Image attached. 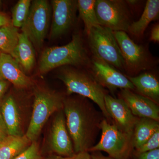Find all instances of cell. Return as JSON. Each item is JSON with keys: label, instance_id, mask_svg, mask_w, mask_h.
<instances>
[{"label": "cell", "instance_id": "cell-28", "mask_svg": "<svg viewBox=\"0 0 159 159\" xmlns=\"http://www.w3.org/2000/svg\"><path fill=\"white\" fill-rule=\"evenodd\" d=\"M134 154L137 159H159V148Z\"/></svg>", "mask_w": 159, "mask_h": 159}, {"label": "cell", "instance_id": "cell-29", "mask_svg": "<svg viewBox=\"0 0 159 159\" xmlns=\"http://www.w3.org/2000/svg\"><path fill=\"white\" fill-rule=\"evenodd\" d=\"M10 84V83L7 80L0 78V106L7 95Z\"/></svg>", "mask_w": 159, "mask_h": 159}, {"label": "cell", "instance_id": "cell-10", "mask_svg": "<svg viewBox=\"0 0 159 159\" xmlns=\"http://www.w3.org/2000/svg\"><path fill=\"white\" fill-rule=\"evenodd\" d=\"M114 33L124 59L125 67L133 72L147 69L148 56L144 47L134 42L124 31H114Z\"/></svg>", "mask_w": 159, "mask_h": 159}, {"label": "cell", "instance_id": "cell-11", "mask_svg": "<svg viewBox=\"0 0 159 159\" xmlns=\"http://www.w3.org/2000/svg\"><path fill=\"white\" fill-rule=\"evenodd\" d=\"M92 75L103 88L113 92L118 89H135L133 84L115 68L102 61L94 57L91 66Z\"/></svg>", "mask_w": 159, "mask_h": 159}, {"label": "cell", "instance_id": "cell-24", "mask_svg": "<svg viewBox=\"0 0 159 159\" xmlns=\"http://www.w3.org/2000/svg\"><path fill=\"white\" fill-rule=\"evenodd\" d=\"M31 1L19 0L11 10V25L16 28H21L29 16Z\"/></svg>", "mask_w": 159, "mask_h": 159}, {"label": "cell", "instance_id": "cell-5", "mask_svg": "<svg viewBox=\"0 0 159 159\" xmlns=\"http://www.w3.org/2000/svg\"><path fill=\"white\" fill-rule=\"evenodd\" d=\"M100 128L101 139L89 152L103 151L114 159H130L134 148L133 135L124 132L105 119L100 123Z\"/></svg>", "mask_w": 159, "mask_h": 159}, {"label": "cell", "instance_id": "cell-20", "mask_svg": "<svg viewBox=\"0 0 159 159\" xmlns=\"http://www.w3.org/2000/svg\"><path fill=\"white\" fill-rule=\"evenodd\" d=\"M31 143L25 135L8 136L0 142V159H14L25 151Z\"/></svg>", "mask_w": 159, "mask_h": 159}, {"label": "cell", "instance_id": "cell-15", "mask_svg": "<svg viewBox=\"0 0 159 159\" xmlns=\"http://www.w3.org/2000/svg\"><path fill=\"white\" fill-rule=\"evenodd\" d=\"M0 78L7 80L18 89L30 87L33 82L17 61L9 54L0 53Z\"/></svg>", "mask_w": 159, "mask_h": 159}, {"label": "cell", "instance_id": "cell-23", "mask_svg": "<svg viewBox=\"0 0 159 159\" xmlns=\"http://www.w3.org/2000/svg\"><path fill=\"white\" fill-rule=\"evenodd\" d=\"M19 32L17 28L12 25L0 28V51L11 55L17 45Z\"/></svg>", "mask_w": 159, "mask_h": 159}, {"label": "cell", "instance_id": "cell-3", "mask_svg": "<svg viewBox=\"0 0 159 159\" xmlns=\"http://www.w3.org/2000/svg\"><path fill=\"white\" fill-rule=\"evenodd\" d=\"M88 58L81 36L75 34L66 45L45 49L40 58L39 70L45 74L61 66L83 65L87 63Z\"/></svg>", "mask_w": 159, "mask_h": 159}, {"label": "cell", "instance_id": "cell-33", "mask_svg": "<svg viewBox=\"0 0 159 159\" xmlns=\"http://www.w3.org/2000/svg\"><path fill=\"white\" fill-rule=\"evenodd\" d=\"M91 159H114L109 157H106L100 153V152H94L91 155Z\"/></svg>", "mask_w": 159, "mask_h": 159}, {"label": "cell", "instance_id": "cell-26", "mask_svg": "<svg viewBox=\"0 0 159 159\" xmlns=\"http://www.w3.org/2000/svg\"><path fill=\"white\" fill-rule=\"evenodd\" d=\"M159 129H158L143 145L135 150L134 153L145 152L148 151L159 148Z\"/></svg>", "mask_w": 159, "mask_h": 159}, {"label": "cell", "instance_id": "cell-8", "mask_svg": "<svg viewBox=\"0 0 159 159\" xmlns=\"http://www.w3.org/2000/svg\"><path fill=\"white\" fill-rule=\"evenodd\" d=\"M126 1L96 0L95 11L99 25L113 31L128 32L132 23Z\"/></svg>", "mask_w": 159, "mask_h": 159}, {"label": "cell", "instance_id": "cell-14", "mask_svg": "<svg viewBox=\"0 0 159 159\" xmlns=\"http://www.w3.org/2000/svg\"><path fill=\"white\" fill-rule=\"evenodd\" d=\"M120 96L134 116L159 121V108L156 102L129 89L121 90Z\"/></svg>", "mask_w": 159, "mask_h": 159}, {"label": "cell", "instance_id": "cell-34", "mask_svg": "<svg viewBox=\"0 0 159 159\" xmlns=\"http://www.w3.org/2000/svg\"><path fill=\"white\" fill-rule=\"evenodd\" d=\"M1 5H2V2L0 1V7H1Z\"/></svg>", "mask_w": 159, "mask_h": 159}, {"label": "cell", "instance_id": "cell-21", "mask_svg": "<svg viewBox=\"0 0 159 159\" xmlns=\"http://www.w3.org/2000/svg\"><path fill=\"white\" fill-rule=\"evenodd\" d=\"M158 129L159 121L148 118H140L134 128V148L136 150L140 148Z\"/></svg>", "mask_w": 159, "mask_h": 159}, {"label": "cell", "instance_id": "cell-17", "mask_svg": "<svg viewBox=\"0 0 159 159\" xmlns=\"http://www.w3.org/2000/svg\"><path fill=\"white\" fill-rule=\"evenodd\" d=\"M10 55L17 61L25 74L30 72L34 67L35 51L32 43L23 32L20 33L17 45Z\"/></svg>", "mask_w": 159, "mask_h": 159}, {"label": "cell", "instance_id": "cell-16", "mask_svg": "<svg viewBox=\"0 0 159 159\" xmlns=\"http://www.w3.org/2000/svg\"><path fill=\"white\" fill-rule=\"evenodd\" d=\"M0 113L8 129L9 135L23 136L21 111L15 97L7 94L0 106Z\"/></svg>", "mask_w": 159, "mask_h": 159}, {"label": "cell", "instance_id": "cell-27", "mask_svg": "<svg viewBox=\"0 0 159 159\" xmlns=\"http://www.w3.org/2000/svg\"><path fill=\"white\" fill-rule=\"evenodd\" d=\"M43 159H91V155L88 152L85 151L75 153L70 157H63L56 155Z\"/></svg>", "mask_w": 159, "mask_h": 159}, {"label": "cell", "instance_id": "cell-22", "mask_svg": "<svg viewBox=\"0 0 159 159\" xmlns=\"http://www.w3.org/2000/svg\"><path fill=\"white\" fill-rule=\"evenodd\" d=\"M96 0L77 1L80 16L84 23L87 34L92 28L99 25L95 11Z\"/></svg>", "mask_w": 159, "mask_h": 159}, {"label": "cell", "instance_id": "cell-7", "mask_svg": "<svg viewBox=\"0 0 159 159\" xmlns=\"http://www.w3.org/2000/svg\"><path fill=\"white\" fill-rule=\"evenodd\" d=\"M51 14V6L48 1H31L29 16L21 29L35 47L40 48L44 41L50 27Z\"/></svg>", "mask_w": 159, "mask_h": 159}, {"label": "cell", "instance_id": "cell-13", "mask_svg": "<svg viewBox=\"0 0 159 159\" xmlns=\"http://www.w3.org/2000/svg\"><path fill=\"white\" fill-rule=\"evenodd\" d=\"M106 109L114 124L124 132L133 135L134 128L140 118L134 116L124 100L107 94L104 98Z\"/></svg>", "mask_w": 159, "mask_h": 159}, {"label": "cell", "instance_id": "cell-32", "mask_svg": "<svg viewBox=\"0 0 159 159\" xmlns=\"http://www.w3.org/2000/svg\"><path fill=\"white\" fill-rule=\"evenodd\" d=\"M11 19L4 12L0 11V28L11 25Z\"/></svg>", "mask_w": 159, "mask_h": 159}, {"label": "cell", "instance_id": "cell-30", "mask_svg": "<svg viewBox=\"0 0 159 159\" xmlns=\"http://www.w3.org/2000/svg\"><path fill=\"white\" fill-rule=\"evenodd\" d=\"M9 135L8 129L0 113V142L4 141Z\"/></svg>", "mask_w": 159, "mask_h": 159}, {"label": "cell", "instance_id": "cell-4", "mask_svg": "<svg viewBox=\"0 0 159 159\" xmlns=\"http://www.w3.org/2000/svg\"><path fill=\"white\" fill-rule=\"evenodd\" d=\"M66 88L68 95L77 94L91 99L99 107L107 120L111 118L106 109L104 98L107 95L104 88L92 75L72 69H65L57 75Z\"/></svg>", "mask_w": 159, "mask_h": 159}, {"label": "cell", "instance_id": "cell-6", "mask_svg": "<svg viewBox=\"0 0 159 159\" xmlns=\"http://www.w3.org/2000/svg\"><path fill=\"white\" fill-rule=\"evenodd\" d=\"M87 34L94 57L115 68L125 67V62L112 30L98 25L92 28Z\"/></svg>", "mask_w": 159, "mask_h": 159}, {"label": "cell", "instance_id": "cell-2", "mask_svg": "<svg viewBox=\"0 0 159 159\" xmlns=\"http://www.w3.org/2000/svg\"><path fill=\"white\" fill-rule=\"evenodd\" d=\"M33 110L25 135L31 142L37 141L49 118L63 109L65 98L61 94L42 86L34 90Z\"/></svg>", "mask_w": 159, "mask_h": 159}, {"label": "cell", "instance_id": "cell-1", "mask_svg": "<svg viewBox=\"0 0 159 159\" xmlns=\"http://www.w3.org/2000/svg\"><path fill=\"white\" fill-rule=\"evenodd\" d=\"M63 110L75 153L88 152L100 129L103 119L100 114L83 98H65Z\"/></svg>", "mask_w": 159, "mask_h": 159}, {"label": "cell", "instance_id": "cell-12", "mask_svg": "<svg viewBox=\"0 0 159 159\" xmlns=\"http://www.w3.org/2000/svg\"><path fill=\"white\" fill-rule=\"evenodd\" d=\"M48 145L51 151L57 155L70 157L75 154L63 109L57 112L51 123Z\"/></svg>", "mask_w": 159, "mask_h": 159}, {"label": "cell", "instance_id": "cell-25", "mask_svg": "<svg viewBox=\"0 0 159 159\" xmlns=\"http://www.w3.org/2000/svg\"><path fill=\"white\" fill-rule=\"evenodd\" d=\"M14 159H43L41 154L39 145L37 141L31 142V145L22 153Z\"/></svg>", "mask_w": 159, "mask_h": 159}, {"label": "cell", "instance_id": "cell-9", "mask_svg": "<svg viewBox=\"0 0 159 159\" xmlns=\"http://www.w3.org/2000/svg\"><path fill=\"white\" fill-rule=\"evenodd\" d=\"M51 22L50 36L57 38L71 29L76 18L77 1L53 0L51 1Z\"/></svg>", "mask_w": 159, "mask_h": 159}, {"label": "cell", "instance_id": "cell-19", "mask_svg": "<svg viewBox=\"0 0 159 159\" xmlns=\"http://www.w3.org/2000/svg\"><path fill=\"white\" fill-rule=\"evenodd\" d=\"M159 14V0H148L141 17L136 21L132 22L128 32L134 36L141 37L150 22L158 18Z\"/></svg>", "mask_w": 159, "mask_h": 159}, {"label": "cell", "instance_id": "cell-35", "mask_svg": "<svg viewBox=\"0 0 159 159\" xmlns=\"http://www.w3.org/2000/svg\"><path fill=\"white\" fill-rule=\"evenodd\" d=\"M0 53H1V52H0Z\"/></svg>", "mask_w": 159, "mask_h": 159}, {"label": "cell", "instance_id": "cell-31", "mask_svg": "<svg viewBox=\"0 0 159 159\" xmlns=\"http://www.w3.org/2000/svg\"><path fill=\"white\" fill-rule=\"evenodd\" d=\"M150 39L152 41L154 42H159V25L158 24H156L152 29Z\"/></svg>", "mask_w": 159, "mask_h": 159}, {"label": "cell", "instance_id": "cell-18", "mask_svg": "<svg viewBox=\"0 0 159 159\" xmlns=\"http://www.w3.org/2000/svg\"><path fill=\"white\" fill-rule=\"evenodd\" d=\"M135 89L140 95L158 103L159 82L156 77L150 73H144L136 77H128Z\"/></svg>", "mask_w": 159, "mask_h": 159}]
</instances>
